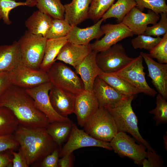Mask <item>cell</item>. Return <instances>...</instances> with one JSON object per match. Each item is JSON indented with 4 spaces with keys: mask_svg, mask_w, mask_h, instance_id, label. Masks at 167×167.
Segmentation results:
<instances>
[{
    "mask_svg": "<svg viewBox=\"0 0 167 167\" xmlns=\"http://www.w3.org/2000/svg\"><path fill=\"white\" fill-rule=\"evenodd\" d=\"M0 106L10 109L19 125L31 128L46 127L50 122L36 107L25 89L11 85L0 100Z\"/></svg>",
    "mask_w": 167,
    "mask_h": 167,
    "instance_id": "6da1fadb",
    "label": "cell"
},
{
    "mask_svg": "<svg viewBox=\"0 0 167 167\" xmlns=\"http://www.w3.org/2000/svg\"><path fill=\"white\" fill-rule=\"evenodd\" d=\"M26 158L28 165L41 161L58 147L46 127L31 128L19 125L13 134Z\"/></svg>",
    "mask_w": 167,
    "mask_h": 167,
    "instance_id": "7a4b0ae2",
    "label": "cell"
},
{
    "mask_svg": "<svg viewBox=\"0 0 167 167\" xmlns=\"http://www.w3.org/2000/svg\"><path fill=\"white\" fill-rule=\"evenodd\" d=\"M134 96H128L106 109L112 115L118 132L129 133L148 149L156 151L139 132L138 118L131 106Z\"/></svg>",
    "mask_w": 167,
    "mask_h": 167,
    "instance_id": "3957f363",
    "label": "cell"
},
{
    "mask_svg": "<svg viewBox=\"0 0 167 167\" xmlns=\"http://www.w3.org/2000/svg\"><path fill=\"white\" fill-rule=\"evenodd\" d=\"M84 131L98 140L110 142L118 131L113 118L107 109L99 107L87 120Z\"/></svg>",
    "mask_w": 167,
    "mask_h": 167,
    "instance_id": "277c9868",
    "label": "cell"
},
{
    "mask_svg": "<svg viewBox=\"0 0 167 167\" xmlns=\"http://www.w3.org/2000/svg\"><path fill=\"white\" fill-rule=\"evenodd\" d=\"M47 40L45 37L26 31L17 41L21 55V63L30 68L40 69Z\"/></svg>",
    "mask_w": 167,
    "mask_h": 167,
    "instance_id": "5b68a950",
    "label": "cell"
},
{
    "mask_svg": "<svg viewBox=\"0 0 167 167\" xmlns=\"http://www.w3.org/2000/svg\"><path fill=\"white\" fill-rule=\"evenodd\" d=\"M52 85L76 96L84 90L81 79L70 67L61 62H55L47 72Z\"/></svg>",
    "mask_w": 167,
    "mask_h": 167,
    "instance_id": "8992f818",
    "label": "cell"
},
{
    "mask_svg": "<svg viewBox=\"0 0 167 167\" xmlns=\"http://www.w3.org/2000/svg\"><path fill=\"white\" fill-rule=\"evenodd\" d=\"M143 59L142 57L140 54L133 58L121 69L113 73L128 81L141 93L154 97L157 93L147 82L143 64Z\"/></svg>",
    "mask_w": 167,
    "mask_h": 167,
    "instance_id": "52a82bcc",
    "label": "cell"
},
{
    "mask_svg": "<svg viewBox=\"0 0 167 167\" xmlns=\"http://www.w3.org/2000/svg\"><path fill=\"white\" fill-rule=\"evenodd\" d=\"M130 57L121 44H116L108 49L98 52L96 56L97 64L104 73H114L131 62Z\"/></svg>",
    "mask_w": 167,
    "mask_h": 167,
    "instance_id": "ba28073f",
    "label": "cell"
},
{
    "mask_svg": "<svg viewBox=\"0 0 167 167\" xmlns=\"http://www.w3.org/2000/svg\"><path fill=\"white\" fill-rule=\"evenodd\" d=\"M109 143L112 150L120 156L127 157L142 165L146 156L145 147L136 143L134 139L126 132H118Z\"/></svg>",
    "mask_w": 167,
    "mask_h": 167,
    "instance_id": "9c48e42d",
    "label": "cell"
},
{
    "mask_svg": "<svg viewBox=\"0 0 167 167\" xmlns=\"http://www.w3.org/2000/svg\"><path fill=\"white\" fill-rule=\"evenodd\" d=\"M8 73L12 85L25 89L49 82L47 72L30 68L22 63Z\"/></svg>",
    "mask_w": 167,
    "mask_h": 167,
    "instance_id": "30bf717a",
    "label": "cell"
},
{
    "mask_svg": "<svg viewBox=\"0 0 167 167\" xmlns=\"http://www.w3.org/2000/svg\"><path fill=\"white\" fill-rule=\"evenodd\" d=\"M52 86L49 82L25 90L33 100L37 108L46 116L50 123L71 121L67 117L59 115L53 108L49 96V91Z\"/></svg>",
    "mask_w": 167,
    "mask_h": 167,
    "instance_id": "8fae6325",
    "label": "cell"
},
{
    "mask_svg": "<svg viewBox=\"0 0 167 167\" xmlns=\"http://www.w3.org/2000/svg\"><path fill=\"white\" fill-rule=\"evenodd\" d=\"M91 147L112 150L109 142L96 139L85 131L79 129L73 123L72 130L67 142L60 151L59 157L71 154L75 150L80 148Z\"/></svg>",
    "mask_w": 167,
    "mask_h": 167,
    "instance_id": "7c38bea8",
    "label": "cell"
},
{
    "mask_svg": "<svg viewBox=\"0 0 167 167\" xmlns=\"http://www.w3.org/2000/svg\"><path fill=\"white\" fill-rule=\"evenodd\" d=\"M101 28L104 34V37L90 44L92 49L98 53L106 50L120 41L134 35L122 22L116 24H106L101 26Z\"/></svg>",
    "mask_w": 167,
    "mask_h": 167,
    "instance_id": "4fadbf2b",
    "label": "cell"
},
{
    "mask_svg": "<svg viewBox=\"0 0 167 167\" xmlns=\"http://www.w3.org/2000/svg\"><path fill=\"white\" fill-rule=\"evenodd\" d=\"M160 16L152 11L148 10L144 13L137 7H133L125 16L122 22L127 26L134 34H143L148 25L156 24Z\"/></svg>",
    "mask_w": 167,
    "mask_h": 167,
    "instance_id": "5bb4252c",
    "label": "cell"
},
{
    "mask_svg": "<svg viewBox=\"0 0 167 167\" xmlns=\"http://www.w3.org/2000/svg\"><path fill=\"white\" fill-rule=\"evenodd\" d=\"M99 108L98 102L93 92L84 90L76 96L74 113L78 124L83 127L88 119Z\"/></svg>",
    "mask_w": 167,
    "mask_h": 167,
    "instance_id": "9a60e30c",
    "label": "cell"
},
{
    "mask_svg": "<svg viewBox=\"0 0 167 167\" xmlns=\"http://www.w3.org/2000/svg\"><path fill=\"white\" fill-rule=\"evenodd\" d=\"M140 54L146 64L148 76L158 93L167 99V63H160L154 61L149 54L141 52Z\"/></svg>",
    "mask_w": 167,
    "mask_h": 167,
    "instance_id": "2e32d148",
    "label": "cell"
},
{
    "mask_svg": "<svg viewBox=\"0 0 167 167\" xmlns=\"http://www.w3.org/2000/svg\"><path fill=\"white\" fill-rule=\"evenodd\" d=\"M98 52L92 50L75 69L76 73L80 77L84 90L93 91L96 78L102 72L98 66L96 61Z\"/></svg>",
    "mask_w": 167,
    "mask_h": 167,
    "instance_id": "e0dca14e",
    "label": "cell"
},
{
    "mask_svg": "<svg viewBox=\"0 0 167 167\" xmlns=\"http://www.w3.org/2000/svg\"><path fill=\"white\" fill-rule=\"evenodd\" d=\"M93 90L97 98L99 107L106 108L111 107L129 96L120 93L98 76L95 80Z\"/></svg>",
    "mask_w": 167,
    "mask_h": 167,
    "instance_id": "ac0fdd59",
    "label": "cell"
},
{
    "mask_svg": "<svg viewBox=\"0 0 167 167\" xmlns=\"http://www.w3.org/2000/svg\"><path fill=\"white\" fill-rule=\"evenodd\" d=\"M49 96L53 108L59 115L67 117L74 113L75 95L53 85L49 91Z\"/></svg>",
    "mask_w": 167,
    "mask_h": 167,
    "instance_id": "d6986e66",
    "label": "cell"
},
{
    "mask_svg": "<svg viewBox=\"0 0 167 167\" xmlns=\"http://www.w3.org/2000/svg\"><path fill=\"white\" fill-rule=\"evenodd\" d=\"M92 50L90 43L79 45L67 42L60 50L56 60L69 64L75 68Z\"/></svg>",
    "mask_w": 167,
    "mask_h": 167,
    "instance_id": "ffe728a7",
    "label": "cell"
},
{
    "mask_svg": "<svg viewBox=\"0 0 167 167\" xmlns=\"http://www.w3.org/2000/svg\"><path fill=\"white\" fill-rule=\"evenodd\" d=\"M103 21L101 18L94 25L85 28L72 26L67 36L68 42L79 45H87L94 39H99L103 35L101 28Z\"/></svg>",
    "mask_w": 167,
    "mask_h": 167,
    "instance_id": "44dd1931",
    "label": "cell"
},
{
    "mask_svg": "<svg viewBox=\"0 0 167 167\" xmlns=\"http://www.w3.org/2000/svg\"><path fill=\"white\" fill-rule=\"evenodd\" d=\"M91 0H72L64 5V19L71 26H77L87 19Z\"/></svg>",
    "mask_w": 167,
    "mask_h": 167,
    "instance_id": "7402d4cb",
    "label": "cell"
},
{
    "mask_svg": "<svg viewBox=\"0 0 167 167\" xmlns=\"http://www.w3.org/2000/svg\"><path fill=\"white\" fill-rule=\"evenodd\" d=\"M22 62V57L17 41L10 45L0 46V72H8Z\"/></svg>",
    "mask_w": 167,
    "mask_h": 167,
    "instance_id": "603a6c76",
    "label": "cell"
},
{
    "mask_svg": "<svg viewBox=\"0 0 167 167\" xmlns=\"http://www.w3.org/2000/svg\"><path fill=\"white\" fill-rule=\"evenodd\" d=\"M53 18L38 10L34 11L26 20L25 24L28 31L35 35L45 36Z\"/></svg>",
    "mask_w": 167,
    "mask_h": 167,
    "instance_id": "cb8c5ba5",
    "label": "cell"
},
{
    "mask_svg": "<svg viewBox=\"0 0 167 167\" xmlns=\"http://www.w3.org/2000/svg\"><path fill=\"white\" fill-rule=\"evenodd\" d=\"M68 42L66 36L55 39H47L44 57L40 69L47 72L63 46Z\"/></svg>",
    "mask_w": 167,
    "mask_h": 167,
    "instance_id": "d4e9b609",
    "label": "cell"
},
{
    "mask_svg": "<svg viewBox=\"0 0 167 167\" xmlns=\"http://www.w3.org/2000/svg\"><path fill=\"white\" fill-rule=\"evenodd\" d=\"M98 76L123 95L135 96L141 93L137 88L128 81L113 73L102 72Z\"/></svg>",
    "mask_w": 167,
    "mask_h": 167,
    "instance_id": "484cf974",
    "label": "cell"
},
{
    "mask_svg": "<svg viewBox=\"0 0 167 167\" xmlns=\"http://www.w3.org/2000/svg\"><path fill=\"white\" fill-rule=\"evenodd\" d=\"M73 123L70 122H55L50 123L46 127V131L56 143L60 148L68 139L72 128Z\"/></svg>",
    "mask_w": 167,
    "mask_h": 167,
    "instance_id": "4316f807",
    "label": "cell"
},
{
    "mask_svg": "<svg viewBox=\"0 0 167 167\" xmlns=\"http://www.w3.org/2000/svg\"><path fill=\"white\" fill-rule=\"evenodd\" d=\"M38 10L54 19H64L65 8L60 0H32Z\"/></svg>",
    "mask_w": 167,
    "mask_h": 167,
    "instance_id": "83f0119b",
    "label": "cell"
},
{
    "mask_svg": "<svg viewBox=\"0 0 167 167\" xmlns=\"http://www.w3.org/2000/svg\"><path fill=\"white\" fill-rule=\"evenodd\" d=\"M135 0H117L104 14L101 18L103 21L108 19L114 18L118 23L121 22L125 16L134 7Z\"/></svg>",
    "mask_w": 167,
    "mask_h": 167,
    "instance_id": "f1b7e54d",
    "label": "cell"
},
{
    "mask_svg": "<svg viewBox=\"0 0 167 167\" xmlns=\"http://www.w3.org/2000/svg\"><path fill=\"white\" fill-rule=\"evenodd\" d=\"M19 124L12 112L0 106V136L13 134Z\"/></svg>",
    "mask_w": 167,
    "mask_h": 167,
    "instance_id": "f546056e",
    "label": "cell"
},
{
    "mask_svg": "<svg viewBox=\"0 0 167 167\" xmlns=\"http://www.w3.org/2000/svg\"><path fill=\"white\" fill-rule=\"evenodd\" d=\"M115 0H91L87 19L97 22L113 4Z\"/></svg>",
    "mask_w": 167,
    "mask_h": 167,
    "instance_id": "4dcf8cb0",
    "label": "cell"
},
{
    "mask_svg": "<svg viewBox=\"0 0 167 167\" xmlns=\"http://www.w3.org/2000/svg\"><path fill=\"white\" fill-rule=\"evenodd\" d=\"M72 27L64 19H53L45 37L47 39H51L66 36Z\"/></svg>",
    "mask_w": 167,
    "mask_h": 167,
    "instance_id": "1f68e13d",
    "label": "cell"
},
{
    "mask_svg": "<svg viewBox=\"0 0 167 167\" xmlns=\"http://www.w3.org/2000/svg\"><path fill=\"white\" fill-rule=\"evenodd\" d=\"M156 105L155 108L149 111V113L154 115L153 119L157 126L160 124L167 122V102L159 93L156 96Z\"/></svg>",
    "mask_w": 167,
    "mask_h": 167,
    "instance_id": "d6a6232c",
    "label": "cell"
},
{
    "mask_svg": "<svg viewBox=\"0 0 167 167\" xmlns=\"http://www.w3.org/2000/svg\"><path fill=\"white\" fill-rule=\"evenodd\" d=\"M160 36L153 37L151 36L140 34L132 39L131 42L135 49H145L149 51L152 50L161 40Z\"/></svg>",
    "mask_w": 167,
    "mask_h": 167,
    "instance_id": "836d02e7",
    "label": "cell"
},
{
    "mask_svg": "<svg viewBox=\"0 0 167 167\" xmlns=\"http://www.w3.org/2000/svg\"><path fill=\"white\" fill-rule=\"evenodd\" d=\"M28 3L25 2H16L15 0H0V20H2L6 25L11 24L9 15L13 9L20 6H27Z\"/></svg>",
    "mask_w": 167,
    "mask_h": 167,
    "instance_id": "e575fe53",
    "label": "cell"
},
{
    "mask_svg": "<svg viewBox=\"0 0 167 167\" xmlns=\"http://www.w3.org/2000/svg\"><path fill=\"white\" fill-rule=\"evenodd\" d=\"M136 7L142 11L145 8L157 14L167 13V5L165 0H135Z\"/></svg>",
    "mask_w": 167,
    "mask_h": 167,
    "instance_id": "d590c367",
    "label": "cell"
},
{
    "mask_svg": "<svg viewBox=\"0 0 167 167\" xmlns=\"http://www.w3.org/2000/svg\"><path fill=\"white\" fill-rule=\"evenodd\" d=\"M149 55L160 63H167V32L163 35L161 41L152 50Z\"/></svg>",
    "mask_w": 167,
    "mask_h": 167,
    "instance_id": "8d00e7d4",
    "label": "cell"
},
{
    "mask_svg": "<svg viewBox=\"0 0 167 167\" xmlns=\"http://www.w3.org/2000/svg\"><path fill=\"white\" fill-rule=\"evenodd\" d=\"M160 15L159 21L152 26H148L143 34L160 36L167 32V13H162Z\"/></svg>",
    "mask_w": 167,
    "mask_h": 167,
    "instance_id": "74e56055",
    "label": "cell"
},
{
    "mask_svg": "<svg viewBox=\"0 0 167 167\" xmlns=\"http://www.w3.org/2000/svg\"><path fill=\"white\" fill-rule=\"evenodd\" d=\"M164 162L162 157L156 151L147 149L146 156L143 161L142 165L143 167H161L164 166Z\"/></svg>",
    "mask_w": 167,
    "mask_h": 167,
    "instance_id": "f35d334b",
    "label": "cell"
},
{
    "mask_svg": "<svg viewBox=\"0 0 167 167\" xmlns=\"http://www.w3.org/2000/svg\"><path fill=\"white\" fill-rule=\"evenodd\" d=\"M19 147L13 134L0 136V152L14 151Z\"/></svg>",
    "mask_w": 167,
    "mask_h": 167,
    "instance_id": "ab89813d",
    "label": "cell"
},
{
    "mask_svg": "<svg viewBox=\"0 0 167 167\" xmlns=\"http://www.w3.org/2000/svg\"><path fill=\"white\" fill-rule=\"evenodd\" d=\"M60 151L58 148L51 153L46 156L40 161L39 166L41 167H58L59 157Z\"/></svg>",
    "mask_w": 167,
    "mask_h": 167,
    "instance_id": "60d3db41",
    "label": "cell"
},
{
    "mask_svg": "<svg viewBox=\"0 0 167 167\" xmlns=\"http://www.w3.org/2000/svg\"><path fill=\"white\" fill-rule=\"evenodd\" d=\"M14 151H10L13 156L12 159V167H29L24 154L20 148H19L18 152Z\"/></svg>",
    "mask_w": 167,
    "mask_h": 167,
    "instance_id": "b9f144b4",
    "label": "cell"
},
{
    "mask_svg": "<svg viewBox=\"0 0 167 167\" xmlns=\"http://www.w3.org/2000/svg\"><path fill=\"white\" fill-rule=\"evenodd\" d=\"M11 85L8 72H0V100Z\"/></svg>",
    "mask_w": 167,
    "mask_h": 167,
    "instance_id": "7bdbcfd3",
    "label": "cell"
},
{
    "mask_svg": "<svg viewBox=\"0 0 167 167\" xmlns=\"http://www.w3.org/2000/svg\"><path fill=\"white\" fill-rule=\"evenodd\" d=\"M6 152H0V167H12V159Z\"/></svg>",
    "mask_w": 167,
    "mask_h": 167,
    "instance_id": "ee69618b",
    "label": "cell"
},
{
    "mask_svg": "<svg viewBox=\"0 0 167 167\" xmlns=\"http://www.w3.org/2000/svg\"><path fill=\"white\" fill-rule=\"evenodd\" d=\"M71 154H67L59 159L58 162V167H71L72 166Z\"/></svg>",
    "mask_w": 167,
    "mask_h": 167,
    "instance_id": "f6af8a7d",
    "label": "cell"
},
{
    "mask_svg": "<svg viewBox=\"0 0 167 167\" xmlns=\"http://www.w3.org/2000/svg\"><path fill=\"white\" fill-rule=\"evenodd\" d=\"M167 133H166V134H165V135H164L163 137V143L164 144V145L165 146V148L166 149V151H167Z\"/></svg>",
    "mask_w": 167,
    "mask_h": 167,
    "instance_id": "bcb514c9",
    "label": "cell"
}]
</instances>
